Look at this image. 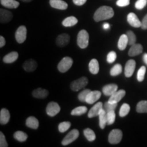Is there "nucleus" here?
Here are the masks:
<instances>
[{"label": "nucleus", "instance_id": "nucleus-21", "mask_svg": "<svg viewBox=\"0 0 147 147\" xmlns=\"http://www.w3.org/2000/svg\"><path fill=\"white\" fill-rule=\"evenodd\" d=\"M10 119V115L9 111L5 108H2L0 112V123L5 125L9 122Z\"/></svg>", "mask_w": 147, "mask_h": 147}, {"label": "nucleus", "instance_id": "nucleus-9", "mask_svg": "<svg viewBox=\"0 0 147 147\" xmlns=\"http://www.w3.org/2000/svg\"><path fill=\"white\" fill-rule=\"evenodd\" d=\"M127 20L128 23L130 25L136 28H138V27H141V25H142V22L139 20L138 16L134 14V12H130L128 14L127 17Z\"/></svg>", "mask_w": 147, "mask_h": 147}, {"label": "nucleus", "instance_id": "nucleus-28", "mask_svg": "<svg viewBox=\"0 0 147 147\" xmlns=\"http://www.w3.org/2000/svg\"><path fill=\"white\" fill-rule=\"evenodd\" d=\"M128 45V38L127 34L121 35L118 42V48L119 50L123 51Z\"/></svg>", "mask_w": 147, "mask_h": 147}, {"label": "nucleus", "instance_id": "nucleus-35", "mask_svg": "<svg viewBox=\"0 0 147 147\" xmlns=\"http://www.w3.org/2000/svg\"><path fill=\"white\" fill-rule=\"evenodd\" d=\"M130 111V106L127 104H123L120 108L119 116L121 117H124L127 116Z\"/></svg>", "mask_w": 147, "mask_h": 147}, {"label": "nucleus", "instance_id": "nucleus-8", "mask_svg": "<svg viewBox=\"0 0 147 147\" xmlns=\"http://www.w3.org/2000/svg\"><path fill=\"white\" fill-rule=\"evenodd\" d=\"M61 110V108L57 103L51 102L48 104L47 109H46V111H47V115L50 117H55L57 114L59 113Z\"/></svg>", "mask_w": 147, "mask_h": 147}, {"label": "nucleus", "instance_id": "nucleus-12", "mask_svg": "<svg viewBox=\"0 0 147 147\" xmlns=\"http://www.w3.org/2000/svg\"><path fill=\"white\" fill-rule=\"evenodd\" d=\"M136 68V61L134 59H130L127 62L125 66V75L126 77H131Z\"/></svg>", "mask_w": 147, "mask_h": 147}, {"label": "nucleus", "instance_id": "nucleus-3", "mask_svg": "<svg viewBox=\"0 0 147 147\" xmlns=\"http://www.w3.org/2000/svg\"><path fill=\"white\" fill-rule=\"evenodd\" d=\"M73 64L72 59L69 57H65L59 63L57 68L60 72L65 73L71 68Z\"/></svg>", "mask_w": 147, "mask_h": 147}, {"label": "nucleus", "instance_id": "nucleus-44", "mask_svg": "<svg viewBox=\"0 0 147 147\" xmlns=\"http://www.w3.org/2000/svg\"><path fill=\"white\" fill-rule=\"evenodd\" d=\"M130 0H117V5L119 7H125L129 5Z\"/></svg>", "mask_w": 147, "mask_h": 147}, {"label": "nucleus", "instance_id": "nucleus-45", "mask_svg": "<svg viewBox=\"0 0 147 147\" xmlns=\"http://www.w3.org/2000/svg\"><path fill=\"white\" fill-rule=\"evenodd\" d=\"M141 28L144 30L147 29V14L143 18L142 21V25H141Z\"/></svg>", "mask_w": 147, "mask_h": 147}, {"label": "nucleus", "instance_id": "nucleus-14", "mask_svg": "<svg viewBox=\"0 0 147 147\" xmlns=\"http://www.w3.org/2000/svg\"><path fill=\"white\" fill-rule=\"evenodd\" d=\"M125 90H119V91L115 92L113 95H112L111 96H110L108 102L110 103H118L125 97Z\"/></svg>", "mask_w": 147, "mask_h": 147}, {"label": "nucleus", "instance_id": "nucleus-33", "mask_svg": "<svg viewBox=\"0 0 147 147\" xmlns=\"http://www.w3.org/2000/svg\"><path fill=\"white\" fill-rule=\"evenodd\" d=\"M117 104L118 103H110L109 102H105V104L103 105V109H104L106 113L110 111H113V110H115L116 108L117 107Z\"/></svg>", "mask_w": 147, "mask_h": 147}, {"label": "nucleus", "instance_id": "nucleus-34", "mask_svg": "<svg viewBox=\"0 0 147 147\" xmlns=\"http://www.w3.org/2000/svg\"><path fill=\"white\" fill-rule=\"evenodd\" d=\"M122 72V66L121 64H116L114 65L113 68L110 69V75L113 76H118Z\"/></svg>", "mask_w": 147, "mask_h": 147}, {"label": "nucleus", "instance_id": "nucleus-17", "mask_svg": "<svg viewBox=\"0 0 147 147\" xmlns=\"http://www.w3.org/2000/svg\"><path fill=\"white\" fill-rule=\"evenodd\" d=\"M51 6L53 8L58 9V10H66L68 7L67 3L63 0H50L49 1Z\"/></svg>", "mask_w": 147, "mask_h": 147}, {"label": "nucleus", "instance_id": "nucleus-39", "mask_svg": "<svg viewBox=\"0 0 147 147\" xmlns=\"http://www.w3.org/2000/svg\"><path fill=\"white\" fill-rule=\"evenodd\" d=\"M146 67H145L144 66H142V67L138 69L137 74V79L139 82H142L144 80L145 74H146Z\"/></svg>", "mask_w": 147, "mask_h": 147}, {"label": "nucleus", "instance_id": "nucleus-1", "mask_svg": "<svg viewBox=\"0 0 147 147\" xmlns=\"http://www.w3.org/2000/svg\"><path fill=\"white\" fill-rule=\"evenodd\" d=\"M115 12L113 9L110 6H101L95 11L93 15V19L95 21L100 22L104 20H108L113 17Z\"/></svg>", "mask_w": 147, "mask_h": 147}, {"label": "nucleus", "instance_id": "nucleus-48", "mask_svg": "<svg viewBox=\"0 0 147 147\" xmlns=\"http://www.w3.org/2000/svg\"><path fill=\"white\" fill-rule=\"evenodd\" d=\"M143 60H144V62L147 65V53H145L144 56H143Z\"/></svg>", "mask_w": 147, "mask_h": 147}, {"label": "nucleus", "instance_id": "nucleus-11", "mask_svg": "<svg viewBox=\"0 0 147 147\" xmlns=\"http://www.w3.org/2000/svg\"><path fill=\"white\" fill-rule=\"evenodd\" d=\"M70 37L67 34H62L59 35L56 38V44L58 47H64L69 44Z\"/></svg>", "mask_w": 147, "mask_h": 147}, {"label": "nucleus", "instance_id": "nucleus-27", "mask_svg": "<svg viewBox=\"0 0 147 147\" xmlns=\"http://www.w3.org/2000/svg\"><path fill=\"white\" fill-rule=\"evenodd\" d=\"M77 23H78V19L75 16H69L65 18L62 22V25L66 27L74 26Z\"/></svg>", "mask_w": 147, "mask_h": 147}, {"label": "nucleus", "instance_id": "nucleus-10", "mask_svg": "<svg viewBox=\"0 0 147 147\" xmlns=\"http://www.w3.org/2000/svg\"><path fill=\"white\" fill-rule=\"evenodd\" d=\"M13 18V14L10 11L5 9H0V22L1 23H9Z\"/></svg>", "mask_w": 147, "mask_h": 147}, {"label": "nucleus", "instance_id": "nucleus-13", "mask_svg": "<svg viewBox=\"0 0 147 147\" xmlns=\"http://www.w3.org/2000/svg\"><path fill=\"white\" fill-rule=\"evenodd\" d=\"M103 109V104L102 102H97L94 106L90 109L88 113V117L89 118H93V117H97L100 115V112Z\"/></svg>", "mask_w": 147, "mask_h": 147}, {"label": "nucleus", "instance_id": "nucleus-2", "mask_svg": "<svg viewBox=\"0 0 147 147\" xmlns=\"http://www.w3.org/2000/svg\"><path fill=\"white\" fill-rule=\"evenodd\" d=\"M89 36L84 29L80 31L77 36V45L80 49H86L89 45Z\"/></svg>", "mask_w": 147, "mask_h": 147}, {"label": "nucleus", "instance_id": "nucleus-25", "mask_svg": "<svg viewBox=\"0 0 147 147\" xmlns=\"http://www.w3.org/2000/svg\"><path fill=\"white\" fill-rule=\"evenodd\" d=\"M25 124H26L27 127H28L29 128L37 129L38 128V127H39V121H38V120L36 117H29L27 119Z\"/></svg>", "mask_w": 147, "mask_h": 147}, {"label": "nucleus", "instance_id": "nucleus-16", "mask_svg": "<svg viewBox=\"0 0 147 147\" xmlns=\"http://www.w3.org/2000/svg\"><path fill=\"white\" fill-rule=\"evenodd\" d=\"M102 93L99 91H91L87 95V99H86L85 102H87L89 104H92L95 103L101 97Z\"/></svg>", "mask_w": 147, "mask_h": 147}, {"label": "nucleus", "instance_id": "nucleus-41", "mask_svg": "<svg viewBox=\"0 0 147 147\" xmlns=\"http://www.w3.org/2000/svg\"><path fill=\"white\" fill-rule=\"evenodd\" d=\"M147 4V0H138L135 3V8L138 10H142Z\"/></svg>", "mask_w": 147, "mask_h": 147}, {"label": "nucleus", "instance_id": "nucleus-49", "mask_svg": "<svg viewBox=\"0 0 147 147\" xmlns=\"http://www.w3.org/2000/svg\"><path fill=\"white\" fill-rule=\"evenodd\" d=\"M103 27H104V29H108L110 28V25L108 23H104L103 25Z\"/></svg>", "mask_w": 147, "mask_h": 147}, {"label": "nucleus", "instance_id": "nucleus-31", "mask_svg": "<svg viewBox=\"0 0 147 147\" xmlns=\"http://www.w3.org/2000/svg\"><path fill=\"white\" fill-rule=\"evenodd\" d=\"M87 112V108L85 106H78L71 110V115L73 116H80Z\"/></svg>", "mask_w": 147, "mask_h": 147}, {"label": "nucleus", "instance_id": "nucleus-37", "mask_svg": "<svg viewBox=\"0 0 147 147\" xmlns=\"http://www.w3.org/2000/svg\"><path fill=\"white\" fill-rule=\"evenodd\" d=\"M127 36L128 38V45L132 46L134 44H136V36L135 34L131 31H127Z\"/></svg>", "mask_w": 147, "mask_h": 147}, {"label": "nucleus", "instance_id": "nucleus-23", "mask_svg": "<svg viewBox=\"0 0 147 147\" xmlns=\"http://www.w3.org/2000/svg\"><path fill=\"white\" fill-rule=\"evenodd\" d=\"M18 58V53L17 52H16V51H13V52L8 53V55L4 56V57L3 59V61L5 63H14L15 61L17 60Z\"/></svg>", "mask_w": 147, "mask_h": 147}, {"label": "nucleus", "instance_id": "nucleus-22", "mask_svg": "<svg viewBox=\"0 0 147 147\" xmlns=\"http://www.w3.org/2000/svg\"><path fill=\"white\" fill-rule=\"evenodd\" d=\"M0 3L3 7L10 9L17 8L20 5L19 2L16 0H0Z\"/></svg>", "mask_w": 147, "mask_h": 147}, {"label": "nucleus", "instance_id": "nucleus-26", "mask_svg": "<svg viewBox=\"0 0 147 147\" xmlns=\"http://www.w3.org/2000/svg\"><path fill=\"white\" fill-rule=\"evenodd\" d=\"M99 121H100V127L101 129H104L107 125V113L104 109L102 110L99 115Z\"/></svg>", "mask_w": 147, "mask_h": 147}, {"label": "nucleus", "instance_id": "nucleus-4", "mask_svg": "<svg viewBox=\"0 0 147 147\" xmlns=\"http://www.w3.org/2000/svg\"><path fill=\"white\" fill-rule=\"evenodd\" d=\"M87 84L88 78L87 77H81V78L71 82L70 84V88L74 91H78L79 90L85 87L87 85Z\"/></svg>", "mask_w": 147, "mask_h": 147}, {"label": "nucleus", "instance_id": "nucleus-46", "mask_svg": "<svg viewBox=\"0 0 147 147\" xmlns=\"http://www.w3.org/2000/svg\"><path fill=\"white\" fill-rule=\"evenodd\" d=\"M86 1H87V0H73L74 3L75 5H78V6L84 5L86 3Z\"/></svg>", "mask_w": 147, "mask_h": 147}, {"label": "nucleus", "instance_id": "nucleus-42", "mask_svg": "<svg viewBox=\"0 0 147 147\" xmlns=\"http://www.w3.org/2000/svg\"><path fill=\"white\" fill-rule=\"evenodd\" d=\"M117 59V53L115 51H110L107 55V61L108 63H112Z\"/></svg>", "mask_w": 147, "mask_h": 147}, {"label": "nucleus", "instance_id": "nucleus-43", "mask_svg": "<svg viewBox=\"0 0 147 147\" xmlns=\"http://www.w3.org/2000/svg\"><path fill=\"white\" fill-rule=\"evenodd\" d=\"M0 146L1 147H8V144L7 142L5 137L2 132H0Z\"/></svg>", "mask_w": 147, "mask_h": 147}, {"label": "nucleus", "instance_id": "nucleus-47", "mask_svg": "<svg viewBox=\"0 0 147 147\" xmlns=\"http://www.w3.org/2000/svg\"><path fill=\"white\" fill-rule=\"evenodd\" d=\"M5 45V40L3 36H0V48L4 47Z\"/></svg>", "mask_w": 147, "mask_h": 147}, {"label": "nucleus", "instance_id": "nucleus-7", "mask_svg": "<svg viewBox=\"0 0 147 147\" xmlns=\"http://www.w3.org/2000/svg\"><path fill=\"white\" fill-rule=\"evenodd\" d=\"M15 38L16 42L19 44L23 43L27 38V28L26 27L22 25L20 26L15 33Z\"/></svg>", "mask_w": 147, "mask_h": 147}, {"label": "nucleus", "instance_id": "nucleus-50", "mask_svg": "<svg viewBox=\"0 0 147 147\" xmlns=\"http://www.w3.org/2000/svg\"><path fill=\"white\" fill-rule=\"evenodd\" d=\"M22 1H24V2H30L31 1H32V0H21Z\"/></svg>", "mask_w": 147, "mask_h": 147}, {"label": "nucleus", "instance_id": "nucleus-32", "mask_svg": "<svg viewBox=\"0 0 147 147\" xmlns=\"http://www.w3.org/2000/svg\"><path fill=\"white\" fill-rule=\"evenodd\" d=\"M27 135L25 132L21 131H17L14 134V138L16 140L19 142H25L27 139Z\"/></svg>", "mask_w": 147, "mask_h": 147}, {"label": "nucleus", "instance_id": "nucleus-36", "mask_svg": "<svg viewBox=\"0 0 147 147\" xmlns=\"http://www.w3.org/2000/svg\"><path fill=\"white\" fill-rule=\"evenodd\" d=\"M71 126V123L69 121H64V122L60 123L59 125L58 126L59 131L61 133H64L66 131L68 130V129Z\"/></svg>", "mask_w": 147, "mask_h": 147}, {"label": "nucleus", "instance_id": "nucleus-30", "mask_svg": "<svg viewBox=\"0 0 147 147\" xmlns=\"http://www.w3.org/2000/svg\"><path fill=\"white\" fill-rule=\"evenodd\" d=\"M136 111L138 113H147V101L143 100L138 103Z\"/></svg>", "mask_w": 147, "mask_h": 147}, {"label": "nucleus", "instance_id": "nucleus-29", "mask_svg": "<svg viewBox=\"0 0 147 147\" xmlns=\"http://www.w3.org/2000/svg\"><path fill=\"white\" fill-rule=\"evenodd\" d=\"M84 135L86 137V138L87 139V140L89 141V142H93L96 138L95 132L90 128H87L84 130Z\"/></svg>", "mask_w": 147, "mask_h": 147}, {"label": "nucleus", "instance_id": "nucleus-18", "mask_svg": "<svg viewBox=\"0 0 147 147\" xmlns=\"http://www.w3.org/2000/svg\"><path fill=\"white\" fill-rule=\"evenodd\" d=\"M37 67H38V63L34 59H29L25 61L23 65V69L26 71H28V72H31V71H34V70H36Z\"/></svg>", "mask_w": 147, "mask_h": 147}, {"label": "nucleus", "instance_id": "nucleus-6", "mask_svg": "<svg viewBox=\"0 0 147 147\" xmlns=\"http://www.w3.org/2000/svg\"><path fill=\"white\" fill-rule=\"evenodd\" d=\"M78 136H79V131L78 130L72 129L65 136V137L64 138L63 140H62L61 144H63V146L68 145L69 144H71V142H74V141L78 138Z\"/></svg>", "mask_w": 147, "mask_h": 147}, {"label": "nucleus", "instance_id": "nucleus-15", "mask_svg": "<svg viewBox=\"0 0 147 147\" xmlns=\"http://www.w3.org/2000/svg\"><path fill=\"white\" fill-rule=\"evenodd\" d=\"M118 91V86L116 84H106L102 88V92L106 96H111Z\"/></svg>", "mask_w": 147, "mask_h": 147}, {"label": "nucleus", "instance_id": "nucleus-19", "mask_svg": "<svg viewBox=\"0 0 147 147\" xmlns=\"http://www.w3.org/2000/svg\"><path fill=\"white\" fill-rule=\"evenodd\" d=\"M143 51V47L140 44H134L131 46L130 48L129 51L128 52V55L130 57H134L137 56L142 53Z\"/></svg>", "mask_w": 147, "mask_h": 147}, {"label": "nucleus", "instance_id": "nucleus-40", "mask_svg": "<svg viewBox=\"0 0 147 147\" xmlns=\"http://www.w3.org/2000/svg\"><path fill=\"white\" fill-rule=\"evenodd\" d=\"M91 91L90 89H86L83 90V91L80 92L78 95V100L80 101V102H85L86 99H87V95H89V93L91 92Z\"/></svg>", "mask_w": 147, "mask_h": 147}, {"label": "nucleus", "instance_id": "nucleus-24", "mask_svg": "<svg viewBox=\"0 0 147 147\" xmlns=\"http://www.w3.org/2000/svg\"><path fill=\"white\" fill-rule=\"evenodd\" d=\"M89 69L90 72L92 74H97L100 71V65H99L98 61L95 59H91L89 64Z\"/></svg>", "mask_w": 147, "mask_h": 147}, {"label": "nucleus", "instance_id": "nucleus-38", "mask_svg": "<svg viewBox=\"0 0 147 147\" xmlns=\"http://www.w3.org/2000/svg\"><path fill=\"white\" fill-rule=\"evenodd\" d=\"M116 119V114L115 110L110 111L107 113V125H113Z\"/></svg>", "mask_w": 147, "mask_h": 147}, {"label": "nucleus", "instance_id": "nucleus-5", "mask_svg": "<svg viewBox=\"0 0 147 147\" xmlns=\"http://www.w3.org/2000/svg\"><path fill=\"white\" fill-rule=\"evenodd\" d=\"M122 138L123 132L121 131V130L115 129L110 132L108 136V142L113 144H118L121 141Z\"/></svg>", "mask_w": 147, "mask_h": 147}, {"label": "nucleus", "instance_id": "nucleus-20", "mask_svg": "<svg viewBox=\"0 0 147 147\" xmlns=\"http://www.w3.org/2000/svg\"><path fill=\"white\" fill-rule=\"evenodd\" d=\"M32 95L35 98L44 99L49 95V91L48 90L42 89V88H38L33 91Z\"/></svg>", "mask_w": 147, "mask_h": 147}]
</instances>
